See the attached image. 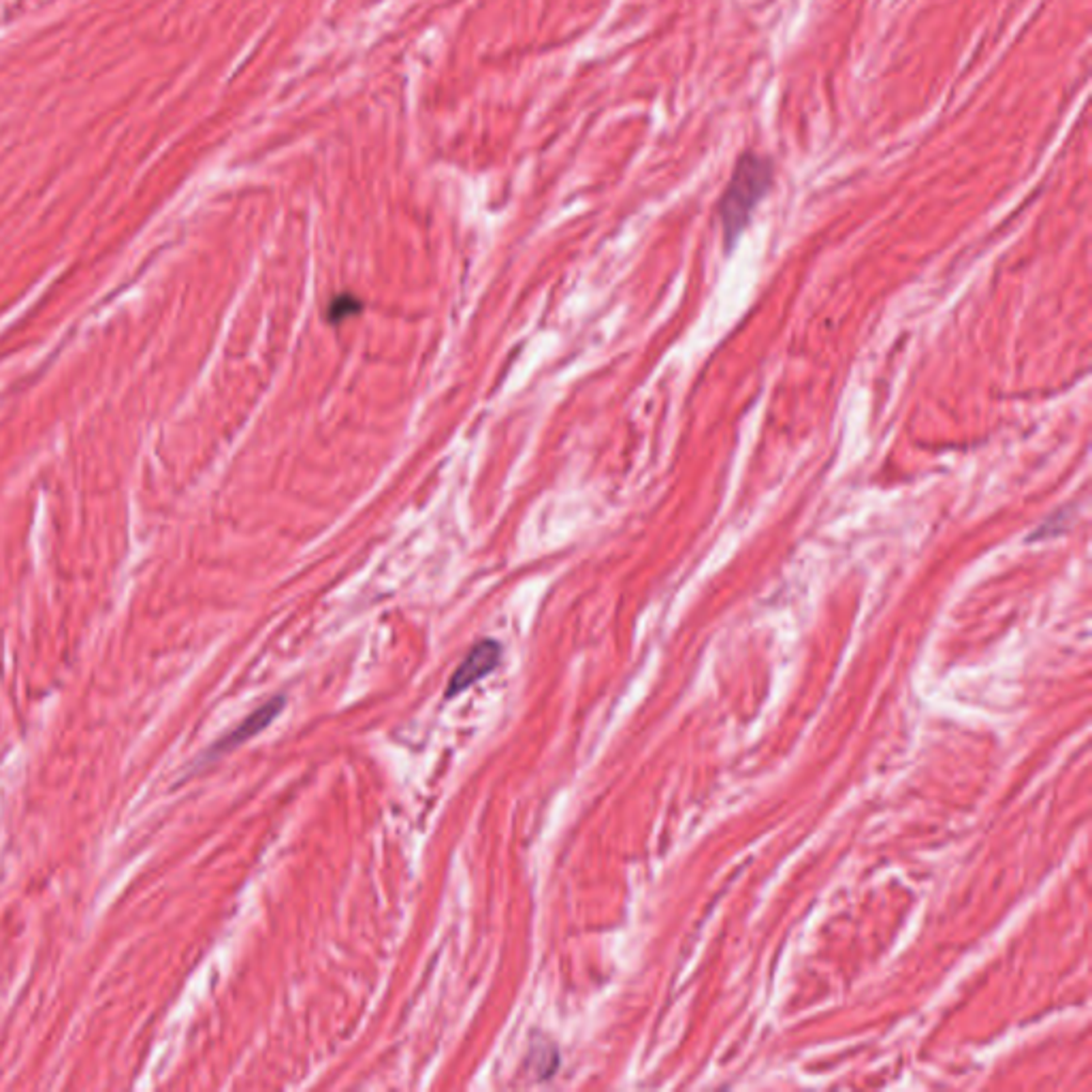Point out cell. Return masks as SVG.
<instances>
[{
  "label": "cell",
  "instance_id": "6da1fadb",
  "mask_svg": "<svg viewBox=\"0 0 1092 1092\" xmlns=\"http://www.w3.org/2000/svg\"><path fill=\"white\" fill-rule=\"evenodd\" d=\"M772 184V161L769 156L745 152L732 171L727 188L719 201V223H722L724 240L732 245L749 225L751 213Z\"/></svg>",
  "mask_w": 1092,
  "mask_h": 1092
},
{
  "label": "cell",
  "instance_id": "7a4b0ae2",
  "mask_svg": "<svg viewBox=\"0 0 1092 1092\" xmlns=\"http://www.w3.org/2000/svg\"><path fill=\"white\" fill-rule=\"evenodd\" d=\"M502 660V647L497 640H480V643L474 645L470 648V653L465 655V660L459 663V668L453 672V677L448 680V687H446V698H453V695H459L461 692L468 690L474 683H478L480 679H485L487 675H491L497 668V663Z\"/></svg>",
  "mask_w": 1092,
  "mask_h": 1092
},
{
  "label": "cell",
  "instance_id": "3957f363",
  "mask_svg": "<svg viewBox=\"0 0 1092 1092\" xmlns=\"http://www.w3.org/2000/svg\"><path fill=\"white\" fill-rule=\"evenodd\" d=\"M284 695H278V698L265 702L263 707H258L257 710H252V713L243 719V722L235 727V730L228 732L225 739H220L216 745H213V754H223V751H231L237 745H242V742L255 739L258 732H263L265 727H269L273 724V719L280 715V710L284 709Z\"/></svg>",
  "mask_w": 1092,
  "mask_h": 1092
},
{
  "label": "cell",
  "instance_id": "277c9868",
  "mask_svg": "<svg viewBox=\"0 0 1092 1092\" xmlns=\"http://www.w3.org/2000/svg\"><path fill=\"white\" fill-rule=\"evenodd\" d=\"M361 307H363V304L359 302L357 297H352V295L335 297L327 310L329 322H339V320L348 319V316H354L361 310Z\"/></svg>",
  "mask_w": 1092,
  "mask_h": 1092
}]
</instances>
